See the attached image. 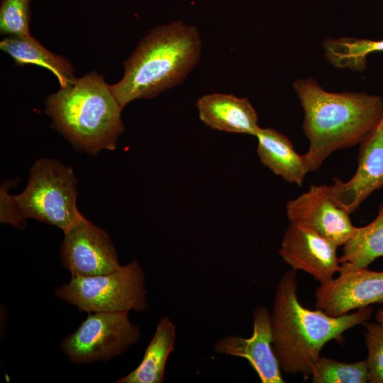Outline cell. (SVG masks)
I'll list each match as a JSON object with an SVG mask.
<instances>
[{"label":"cell","instance_id":"5","mask_svg":"<svg viewBox=\"0 0 383 383\" xmlns=\"http://www.w3.org/2000/svg\"><path fill=\"white\" fill-rule=\"evenodd\" d=\"M77 180L72 168L57 160H37L29 170L25 189L15 195L25 217L33 218L63 232L83 215L77 206Z\"/></svg>","mask_w":383,"mask_h":383},{"label":"cell","instance_id":"24","mask_svg":"<svg viewBox=\"0 0 383 383\" xmlns=\"http://www.w3.org/2000/svg\"><path fill=\"white\" fill-rule=\"evenodd\" d=\"M375 318L377 322H378L383 327V308H379L377 309L375 313Z\"/></svg>","mask_w":383,"mask_h":383},{"label":"cell","instance_id":"21","mask_svg":"<svg viewBox=\"0 0 383 383\" xmlns=\"http://www.w3.org/2000/svg\"><path fill=\"white\" fill-rule=\"evenodd\" d=\"M32 0H1L0 32L3 35L29 36Z\"/></svg>","mask_w":383,"mask_h":383},{"label":"cell","instance_id":"10","mask_svg":"<svg viewBox=\"0 0 383 383\" xmlns=\"http://www.w3.org/2000/svg\"><path fill=\"white\" fill-rule=\"evenodd\" d=\"M286 214L289 223L309 228L337 247L343 246L356 229L350 213L331 198L328 185H311L287 203Z\"/></svg>","mask_w":383,"mask_h":383},{"label":"cell","instance_id":"9","mask_svg":"<svg viewBox=\"0 0 383 383\" xmlns=\"http://www.w3.org/2000/svg\"><path fill=\"white\" fill-rule=\"evenodd\" d=\"M340 265L339 275L316 289V309L335 317L373 304H383V271H372L348 262Z\"/></svg>","mask_w":383,"mask_h":383},{"label":"cell","instance_id":"2","mask_svg":"<svg viewBox=\"0 0 383 383\" xmlns=\"http://www.w3.org/2000/svg\"><path fill=\"white\" fill-rule=\"evenodd\" d=\"M296 292V271L291 269L283 274L275 290L271 313L272 347L283 372L300 373L307 379L325 344L341 341L344 332L370 320L373 310L367 306L333 317L304 307Z\"/></svg>","mask_w":383,"mask_h":383},{"label":"cell","instance_id":"12","mask_svg":"<svg viewBox=\"0 0 383 383\" xmlns=\"http://www.w3.org/2000/svg\"><path fill=\"white\" fill-rule=\"evenodd\" d=\"M338 247L306 227L289 223L279 254L291 269L303 270L320 284L333 278L340 270Z\"/></svg>","mask_w":383,"mask_h":383},{"label":"cell","instance_id":"3","mask_svg":"<svg viewBox=\"0 0 383 383\" xmlns=\"http://www.w3.org/2000/svg\"><path fill=\"white\" fill-rule=\"evenodd\" d=\"M200 34L182 21L158 26L138 43L124 62L122 79L110 85L123 109L140 99H152L180 84L198 63Z\"/></svg>","mask_w":383,"mask_h":383},{"label":"cell","instance_id":"22","mask_svg":"<svg viewBox=\"0 0 383 383\" xmlns=\"http://www.w3.org/2000/svg\"><path fill=\"white\" fill-rule=\"evenodd\" d=\"M365 343L367 349L365 360L368 382L383 383V327L378 322L366 321Z\"/></svg>","mask_w":383,"mask_h":383},{"label":"cell","instance_id":"13","mask_svg":"<svg viewBox=\"0 0 383 383\" xmlns=\"http://www.w3.org/2000/svg\"><path fill=\"white\" fill-rule=\"evenodd\" d=\"M213 350L218 354L246 359L262 383L284 382L273 350L271 313L266 306L255 308L250 338L225 335L215 342Z\"/></svg>","mask_w":383,"mask_h":383},{"label":"cell","instance_id":"6","mask_svg":"<svg viewBox=\"0 0 383 383\" xmlns=\"http://www.w3.org/2000/svg\"><path fill=\"white\" fill-rule=\"evenodd\" d=\"M54 294L88 313L141 312L148 307L145 272L137 260L109 273L72 277Z\"/></svg>","mask_w":383,"mask_h":383},{"label":"cell","instance_id":"20","mask_svg":"<svg viewBox=\"0 0 383 383\" xmlns=\"http://www.w3.org/2000/svg\"><path fill=\"white\" fill-rule=\"evenodd\" d=\"M314 383H365L368 382L365 360L343 362L319 357L312 373Z\"/></svg>","mask_w":383,"mask_h":383},{"label":"cell","instance_id":"14","mask_svg":"<svg viewBox=\"0 0 383 383\" xmlns=\"http://www.w3.org/2000/svg\"><path fill=\"white\" fill-rule=\"evenodd\" d=\"M200 120L212 129L255 136L260 128L255 109L247 98L212 93L196 103Z\"/></svg>","mask_w":383,"mask_h":383},{"label":"cell","instance_id":"15","mask_svg":"<svg viewBox=\"0 0 383 383\" xmlns=\"http://www.w3.org/2000/svg\"><path fill=\"white\" fill-rule=\"evenodd\" d=\"M255 137L261 164L285 182L301 187L309 171L303 155L296 152L291 140L272 128H260Z\"/></svg>","mask_w":383,"mask_h":383},{"label":"cell","instance_id":"17","mask_svg":"<svg viewBox=\"0 0 383 383\" xmlns=\"http://www.w3.org/2000/svg\"><path fill=\"white\" fill-rule=\"evenodd\" d=\"M0 48L13 59L16 65L31 64L49 70L57 78L60 87L75 79L74 68L68 60L51 52L31 35H10L1 41Z\"/></svg>","mask_w":383,"mask_h":383},{"label":"cell","instance_id":"11","mask_svg":"<svg viewBox=\"0 0 383 383\" xmlns=\"http://www.w3.org/2000/svg\"><path fill=\"white\" fill-rule=\"evenodd\" d=\"M357 167L347 182L333 178L331 198L352 213L374 192L383 188V117L359 144Z\"/></svg>","mask_w":383,"mask_h":383},{"label":"cell","instance_id":"19","mask_svg":"<svg viewBox=\"0 0 383 383\" xmlns=\"http://www.w3.org/2000/svg\"><path fill=\"white\" fill-rule=\"evenodd\" d=\"M325 57L338 68L362 71L367 56L383 51V40H372L355 38H329L323 43Z\"/></svg>","mask_w":383,"mask_h":383},{"label":"cell","instance_id":"23","mask_svg":"<svg viewBox=\"0 0 383 383\" xmlns=\"http://www.w3.org/2000/svg\"><path fill=\"white\" fill-rule=\"evenodd\" d=\"M9 184H4L1 187L0 222L18 229H23L26 226V219L18 205L15 196L9 193Z\"/></svg>","mask_w":383,"mask_h":383},{"label":"cell","instance_id":"4","mask_svg":"<svg viewBox=\"0 0 383 383\" xmlns=\"http://www.w3.org/2000/svg\"><path fill=\"white\" fill-rule=\"evenodd\" d=\"M122 109L110 85L96 72L75 78L45 101L53 127L74 147L91 155L116 148L124 129Z\"/></svg>","mask_w":383,"mask_h":383},{"label":"cell","instance_id":"8","mask_svg":"<svg viewBox=\"0 0 383 383\" xmlns=\"http://www.w3.org/2000/svg\"><path fill=\"white\" fill-rule=\"evenodd\" d=\"M59 257L72 277L106 274L121 267L108 233L84 216L64 232Z\"/></svg>","mask_w":383,"mask_h":383},{"label":"cell","instance_id":"16","mask_svg":"<svg viewBox=\"0 0 383 383\" xmlns=\"http://www.w3.org/2000/svg\"><path fill=\"white\" fill-rule=\"evenodd\" d=\"M176 326L169 317H162L138 366L116 383H162L165 366L174 350Z\"/></svg>","mask_w":383,"mask_h":383},{"label":"cell","instance_id":"18","mask_svg":"<svg viewBox=\"0 0 383 383\" xmlns=\"http://www.w3.org/2000/svg\"><path fill=\"white\" fill-rule=\"evenodd\" d=\"M383 256V201L376 218L369 224L356 227L352 237L343 245L340 264L348 262L357 267H367Z\"/></svg>","mask_w":383,"mask_h":383},{"label":"cell","instance_id":"1","mask_svg":"<svg viewBox=\"0 0 383 383\" xmlns=\"http://www.w3.org/2000/svg\"><path fill=\"white\" fill-rule=\"evenodd\" d=\"M293 87L304 113L309 145L303 156L309 172L318 170L333 152L360 144L383 117L379 95L328 92L312 78L297 79Z\"/></svg>","mask_w":383,"mask_h":383},{"label":"cell","instance_id":"7","mask_svg":"<svg viewBox=\"0 0 383 383\" xmlns=\"http://www.w3.org/2000/svg\"><path fill=\"white\" fill-rule=\"evenodd\" d=\"M129 311L89 313L78 328L60 343L67 358L76 365L106 362L138 343L140 329Z\"/></svg>","mask_w":383,"mask_h":383}]
</instances>
